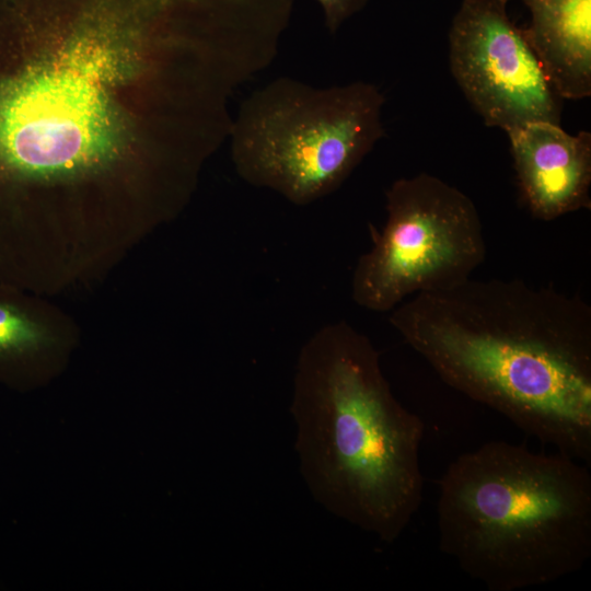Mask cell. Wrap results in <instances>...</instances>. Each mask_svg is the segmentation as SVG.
I'll use <instances>...</instances> for the list:
<instances>
[{"mask_svg":"<svg viewBox=\"0 0 591 591\" xmlns=\"http://www.w3.org/2000/svg\"><path fill=\"white\" fill-rule=\"evenodd\" d=\"M390 324L453 389L591 463V310L522 280L416 293Z\"/></svg>","mask_w":591,"mask_h":591,"instance_id":"cell-1","label":"cell"},{"mask_svg":"<svg viewBox=\"0 0 591 591\" xmlns=\"http://www.w3.org/2000/svg\"><path fill=\"white\" fill-rule=\"evenodd\" d=\"M290 413L314 498L395 542L422 501L425 426L393 395L370 339L345 321L317 329L298 356Z\"/></svg>","mask_w":591,"mask_h":591,"instance_id":"cell-2","label":"cell"},{"mask_svg":"<svg viewBox=\"0 0 591 591\" xmlns=\"http://www.w3.org/2000/svg\"><path fill=\"white\" fill-rule=\"evenodd\" d=\"M440 549L490 591L544 586L591 556V476L563 453L491 441L440 479Z\"/></svg>","mask_w":591,"mask_h":591,"instance_id":"cell-3","label":"cell"},{"mask_svg":"<svg viewBox=\"0 0 591 591\" xmlns=\"http://www.w3.org/2000/svg\"><path fill=\"white\" fill-rule=\"evenodd\" d=\"M383 93L372 83L315 88L290 77L252 92L231 132V158L247 184L306 206L337 190L385 136Z\"/></svg>","mask_w":591,"mask_h":591,"instance_id":"cell-4","label":"cell"},{"mask_svg":"<svg viewBox=\"0 0 591 591\" xmlns=\"http://www.w3.org/2000/svg\"><path fill=\"white\" fill-rule=\"evenodd\" d=\"M386 221L371 227L372 246L355 266L351 296L361 308L390 312L407 298L451 289L484 262L486 244L473 200L429 173L394 181Z\"/></svg>","mask_w":591,"mask_h":591,"instance_id":"cell-5","label":"cell"},{"mask_svg":"<svg viewBox=\"0 0 591 591\" xmlns=\"http://www.w3.org/2000/svg\"><path fill=\"white\" fill-rule=\"evenodd\" d=\"M449 62L486 126L507 132L534 121L560 125L563 99L499 0L462 1L449 31Z\"/></svg>","mask_w":591,"mask_h":591,"instance_id":"cell-6","label":"cell"},{"mask_svg":"<svg viewBox=\"0 0 591 591\" xmlns=\"http://www.w3.org/2000/svg\"><path fill=\"white\" fill-rule=\"evenodd\" d=\"M518 184L531 213L554 220L590 207L591 134H567L558 124L534 121L506 132Z\"/></svg>","mask_w":591,"mask_h":591,"instance_id":"cell-7","label":"cell"},{"mask_svg":"<svg viewBox=\"0 0 591 591\" xmlns=\"http://www.w3.org/2000/svg\"><path fill=\"white\" fill-rule=\"evenodd\" d=\"M531 21L524 35L564 100L591 94V0H523Z\"/></svg>","mask_w":591,"mask_h":591,"instance_id":"cell-8","label":"cell"},{"mask_svg":"<svg viewBox=\"0 0 591 591\" xmlns=\"http://www.w3.org/2000/svg\"><path fill=\"white\" fill-rule=\"evenodd\" d=\"M44 323L15 287L0 286V362L26 357L47 345Z\"/></svg>","mask_w":591,"mask_h":591,"instance_id":"cell-9","label":"cell"},{"mask_svg":"<svg viewBox=\"0 0 591 591\" xmlns=\"http://www.w3.org/2000/svg\"><path fill=\"white\" fill-rule=\"evenodd\" d=\"M324 14L325 26L334 34L343 23L360 12L370 0H315Z\"/></svg>","mask_w":591,"mask_h":591,"instance_id":"cell-10","label":"cell"},{"mask_svg":"<svg viewBox=\"0 0 591 591\" xmlns=\"http://www.w3.org/2000/svg\"><path fill=\"white\" fill-rule=\"evenodd\" d=\"M499 1L507 5V3H508L510 0H499Z\"/></svg>","mask_w":591,"mask_h":591,"instance_id":"cell-11","label":"cell"}]
</instances>
